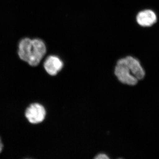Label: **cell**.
Here are the masks:
<instances>
[{"mask_svg": "<svg viewBox=\"0 0 159 159\" xmlns=\"http://www.w3.org/2000/svg\"><path fill=\"white\" fill-rule=\"evenodd\" d=\"M157 17L156 13L150 9L140 11L136 16L137 22L143 27H149L156 23Z\"/></svg>", "mask_w": 159, "mask_h": 159, "instance_id": "cell-4", "label": "cell"}, {"mask_svg": "<svg viewBox=\"0 0 159 159\" xmlns=\"http://www.w3.org/2000/svg\"><path fill=\"white\" fill-rule=\"evenodd\" d=\"M3 147V144L2 143V141H1V139H0V153L2 152V150Z\"/></svg>", "mask_w": 159, "mask_h": 159, "instance_id": "cell-7", "label": "cell"}, {"mask_svg": "<svg viewBox=\"0 0 159 159\" xmlns=\"http://www.w3.org/2000/svg\"><path fill=\"white\" fill-rule=\"evenodd\" d=\"M115 74L119 81L129 86L136 85L145 75V70L140 61L131 56L123 57L117 61Z\"/></svg>", "mask_w": 159, "mask_h": 159, "instance_id": "cell-1", "label": "cell"}, {"mask_svg": "<svg viewBox=\"0 0 159 159\" xmlns=\"http://www.w3.org/2000/svg\"><path fill=\"white\" fill-rule=\"evenodd\" d=\"M47 52L45 43L40 39L25 38L19 45L18 55L21 59L32 66L39 64Z\"/></svg>", "mask_w": 159, "mask_h": 159, "instance_id": "cell-2", "label": "cell"}, {"mask_svg": "<svg viewBox=\"0 0 159 159\" xmlns=\"http://www.w3.org/2000/svg\"><path fill=\"white\" fill-rule=\"evenodd\" d=\"M63 63L59 57L55 55L48 56L44 63V67L47 73L54 76L62 69Z\"/></svg>", "mask_w": 159, "mask_h": 159, "instance_id": "cell-5", "label": "cell"}, {"mask_svg": "<svg viewBox=\"0 0 159 159\" xmlns=\"http://www.w3.org/2000/svg\"><path fill=\"white\" fill-rule=\"evenodd\" d=\"M46 112L44 107L39 103H33L26 109L25 116L29 122L37 124L43 121Z\"/></svg>", "mask_w": 159, "mask_h": 159, "instance_id": "cell-3", "label": "cell"}, {"mask_svg": "<svg viewBox=\"0 0 159 159\" xmlns=\"http://www.w3.org/2000/svg\"><path fill=\"white\" fill-rule=\"evenodd\" d=\"M109 158L107 155L104 154H99L95 157V159H108Z\"/></svg>", "mask_w": 159, "mask_h": 159, "instance_id": "cell-6", "label": "cell"}]
</instances>
